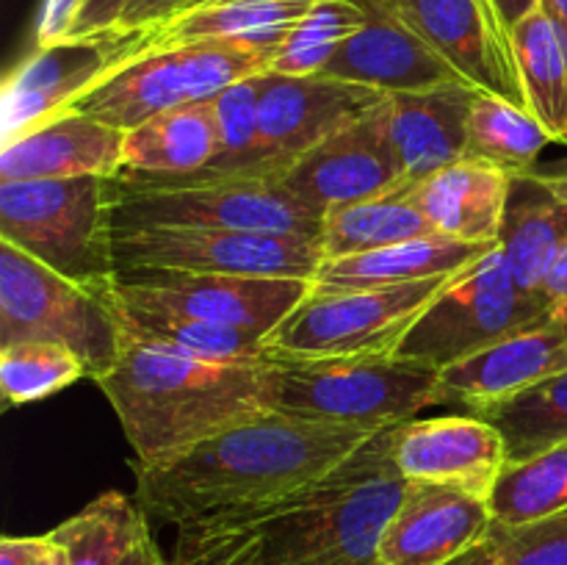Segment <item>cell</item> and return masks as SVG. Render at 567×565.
<instances>
[{
    "label": "cell",
    "instance_id": "1",
    "mask_svg": "<svg viewBox=\"0 0 567 565\" xmlns=\"http://www.w3.org/2000/svg\"><path fill=\"white\" fill-rule=\"evenodd\" d=\"M382 432L266 410L166 463L136 469V499L177 532L258 524L327 485Z\"/></svg>",
    "mask_w": 567,
    "mask_h": 565
},
{
    "label": "cell",
    "instance_id": "2",
    "mask_svg": "<svg viewBox=\"0 0 567 565\" xmlns=\"http://www.w3.org/2000/svg\"><path fill=\"white\" fill-rule=\"evenodd\" d=\"M120 419L136 469L166 463L269 410V360L219 363L131 341L94 380Z\"/></svg>",
    "mask_w": 567,
    "mask_h": 565
},
{
    "label": "cell",
    "instance_id": "3",
    "mask_svg": "<svg viewBox=\"0 0 567 565\" xmlns=\"http://www.w3.org/2000/svg\"><path fill=\"white\" fill-rule=\"evenodd\" d=\"M109 227H205L319 238L321 214L280 177L199 170L192 175L116 172L105 177Z\"/></svg>",
    "mask_w": 567,
    "mask_h": 565
},
{
    "label": "cell",
    "instance_id": "4",
    "mask_svg": "<svg viewBox=\"0 0 567 565\" xmlns=\"http://www.w3.org/2000/svg\"><path fill=\"white\" fill-rule=\"evenodd\" d=\"M385 432L319 491L255 524L260 565H382V532L408 485L388 463Z\"/></svg>",
    "mask_w": 567,
    "mask_h": 565
},
{
    "label": "cell",
    "instance_id": "5",
    "mask_svg": "<svg viewBox=\"0 0 567 565\" xmlns=\"http://www.w3.org/2000/svg\"><path fill=\"white\" fill-rule=\"evenodd\" d=\"M443 404L441 369L404 355L269 358V410L310 421L396 427Z\"/></svg>",
    "mask_w": 567,
    "mask_h": 565
},
{
    "label": "cell",
    "instance_id": "6",
    "mask_svg": "<svg viewBox=\"0 0 567 565\" xmlns=\"http://www.w3.org/2000/svg\"><path fill=\"white\" fill-rule=\"evenodd\" d=\"M44 341L70 349L89 377H103L125 347L111 288H92L0 238V347Z\"/></svg>",
    "mask_w": 567,
    "mask_h": 565
},
{
    "label": "cell",
    "instance_id": "7",
    "mask_svg": "<svg viewBox=\"0 0 567 565\" xmlns=\"http://www.w3.org/2000/svg\"><path fill=\"white\" fill-rule=\"evenodd\" d=\"M269 53L233 42L144 44L70 111L133 131L164 111L214 100L233 83L269 72Z\"/></svg>",
    "mask_w": 567,
    "mask_h": 565
},
{
    "label": "cell",
    "instance_id": "8",
    "mask_svg": "<svg viewBox=\"0 0 567 565\" xmlns=\"http://www.w3.org/2000/svg\"><path fill=\"white\" fill-rule=\"evenodd\" d=\"M0 238L92 288L116 280L105 177L0 181Z\"/></svg>",
    "mask_w": 567,
    "mask_h": 565
},
{
    "label": "cell",
    "instance_id": "9",
    "mask_svg": "<svg viewBox=\"0 0 567 565\" xmlns=\"http://www.w3.org/2000/svg\"><path fill=\"white\" fill-rule=\"evenodd\" d=\"M559 314L567 310L557 308L546 294H526L515 282L496 247L430 305L396 355L443 369Z\"/></svg>",
    "mask_w": 567,
    "mask_h": 565
},
{
    "label": "cell",
    "instance_id": "10",
    "mask_svg": "<svg viewBox=\"0 0 567 565\" xmlns=\"http://www.w3.org/2000/svg\"><path fill=\"white\" fill-rule=\"evenodd\" d=\"M460 275L432 277L404 286L310 294L271 332L269 352L293 355V358L396 355L415 321Z\"/></svg>",
    "mask_w": 567,
    "mask_h": 565
},
{
    "label": "cell",
    "instance_id": "11",
    "mask_svg": "<svg viewBox=\"0 0 567 565\" xmlns=\"http://www.w3.org/2000/svg\"><path fill=\"white\" fill-rule=\"evenodd\" d=\"M116 271L169 269L194 275H249L313 280L321 266L319 238L205 227H114Z\"/></svg>",
    "mask_w": 567,
    "mask_h": 565
},
{
    "label": "cell",
    "instance_id": "12",
    "mask_svg": "<svg viewBox=\"0 0 567 565\" xmlns=\"http://www.w3.org/2000/svg\"><path fill=\"white\" fill-rule=\"evenodd\" d=\"M144 50V33H97L37 44L0 86V147L66 114L122 61Z\"/></svg>",
    "mask_w": 567,
    "mask_h": 565
},
{
    "label": "cell",
    "instance_id": "13",
    "mask_svg": "<svg viewBox=\"0 0 567 565\" xmlns=\"http://www.w3.org/2000/svg\"><path fill=\"white\" fill-rule=\"evenodd\" d=\"M111 294L122 302L153 305L210 325L247 327L271 336L310 297V280L194 271H116Z\"/></svg>",
    "mask_w": 567,
    "mask_h": 565
},
{
    "label": "cell",
    "instance_id": "14",
    "mask_svg": "<svg viewBox=\"0 0 567 565\" xmlns=\"http://www.w3.org/2000/svg\"><path fill=\"white\" fill-rule=\"evenodd\" d=\"M385 94L330 75L266 72L255 155L244 172L282 177L330 133L382 103Z\"/></svg>",
    "mask_w": 567,
    "mask_h": 565
},
{
    "label": "cell",
    "instance_id": "15",
    "mask_svg": "<svg viewBox=\"0 0 567 565\" xmlns=\"http://www.w3.org/2000/svg\"><path fill=\"white\" fill-rule=\"evenodd\" d=\"M280 181L299 203L321 216L336 205L410 192L393 150L385 97L316 144Z\"/></svg>",
    "mask_w": 567,
    "mask_h": 565
},
{
    "label": "cell",
    "instance_id": "16",
    "mask_svg": "<svg viewBox=\"0 0 567 565\" xmlns=\"http://www.w3.org/2000/svg\"><path fill=\"white\" fill-rule=\"evenodd\" d=\"M385 454L402 480L491 499L507 471V443L485 415L410 419L385 432Z\"/></svg>",
    "mask_w": 567,
    "mask_h": 565
},
{
    "label": "cell",
    "instance_id": "17",
    "mask_svg": "<svg viewBox=\"0 0 567 565\" xmlns=\"http://www.w3.org/2000/svg\"><path fill=\"white\" fill-rule=\"evenodd\" d=\"M396 14L476 92L524 109L513 39L493 0H399Z\"/></svg>",
    "mask_w": 567,
    "mask_h": 565
},
{
    "label": "cell",
    "instance_id": "18",
    "mask_svg": "<svg viewBox=\"0 0 567 565\" xmlns=\"http://www.w3.org/2000/svg\"><path fill=\"white\" fill-rule=\"evenodd\" d=\"M496 526L491 499L432 482H408L380 541L382 565H446Z\"/></svg>",
    "mask_w": 567,
    "mask_h": 565
},
{
    "label": "cell",
    "instance_id": "19",
    "mask_svg": "<svg viewBox=\"0 0 567 565\" xmlns=\"http://www.w3.org/2000/svg\"><path fill=\"white\" fill-rule=\"evenodd\" d=\"M365 9V25L332 55L321 75L360 83L382 94L424 92L435 86L465 83L443 55H437L396 11L358 0Z\"/></svg>",
    "mask_w": 567,
    "mask_h": 565
},
{
    "label": "cell",
    "instance_id": "20",
    "mask_svg": "<svg viewBox=\"0 0 567 565\" xmlns=\"http://www.w3.org/2000/svg\"><path fill=\"white\" fill-rule=\"evenodd\" d=\"M567 369V314L441 369L443 404L482 413Z\"/></svg>",
    "mask_w": 567,
    "mask_h": 565
},
{
    "label": "cell",
    "instance_id": "21",
    "mask_svg": "<svg viewBox=\"0 0 567 565\" xmlns=\"http://www.w3.org/2000/svg\"><path fill=\"white\" fill-rule=\"evenodd\" d=\"M125 131L66 111L0 147V181L111 177L122 170Z\"/></svg>",
    "mask_w": 567,
    "mask_h": 565
},
{
    "label": "cell",
    "instance_id": "22",
    "mask_svg": "<svg viewBox=\"0 0 567 565\" xmlns=\"http://www.w3.org/2000/svg\"><path fill=\"white\" fill-rule=\"evenodd\" d=\"M476 89L468 83L385 94L393 150L410 188L465 158Z\"/></svg>",
    "mask_w": 567,
    "mask_h": 565
},
{
    "label": "cell",
    "instance_id": "23",
    "mask_svg": "<svg viewBox=\"0 0 567 565\" xmlns=\"http://www.w3.org/2000/svg\"><path fill=\"white\" fill-rule=\"evenodd\" d=\"M515 177L496 164L460 158L410 188L437 236L498 244Z\"/></svg>",
    "mask_w": 567,
    "mask_h": 565
},
{
    "label": "cell",
    "instance_id": "24",
    "mask_svg": "<svg viewBox=\"0 0 567 565\" xmlns=\"http://www.w3.org/2000/svg\"><path fill=\"white\" fill-rule=\"evenodd\" d=\"M496 247L498 244H471L457 242V238L432 236L349 255V258L321 260L319 271L310 280V294L404 286V282L432 280V277L460 275V271L480 264Z\"/></svg>",
    "mask_w": 567,
    "mask_h": 565
},
{
    "label": "cell",
    "instance_id": "25",
    "mask_svg": "<svg viewBox=\"0 0 567 565\" xmlns=\"http://www.w3.org/2000/svg\"><path fill=\"white\" fill-rule=\"evenodd\" d=\"M316 0H216L183 11L144 33V44L233 42L264 50L275 59L282 39L308 14Z\"/></svg>",
    "mask_w": 567,
    "mask_h": 565
},
{
    "label": "cell",
    "instance_id": "26",
    "mask_svg": "<svg viewBox=\"0 0 567 565\" xmlns=\"http://www.w3.org/2000/svg\"><path fill=\"white\" fill-rule=\"evenodd\" d=\"M219 150L214 100H205L164 111L125 131L122 170L144 175H192L214 166Z\"/></svg>",
    "mask_w": 567,
    "mask_h": 565
},
{
    "label": "cell",
    "instance_id": "27",
    "mask_svg": "<svg viewBox=\"0 0 567 565\" xmlns=\"http://www.w3.org/2000/svg\"><path fill=\"white\" fill-rule=\"evenodd\" d=\"M567 244V199L526 177H515L498 249L526 294H543L548 271Z\"/></svg>",
    "mask_w": 567,
    "mask_h": 565
},
{
    "label": "cell",
    "instance_id": "28",
    "mask_svg": "<svg viewBox=\"0 0 567 565\" xmlns=\"http://www.w3.org/2000/svg\"><path fill=\"white\" fill-rule=\"evenodd\" d=\"M114 305L131 341L150 343V347L166 349V352L188 355V358L219 360V363H264L271 358L266 332L247 330V327L210 325V321L172 314V310L153 308V305L122 302L116 297Z\"/></svg>",
    "mask_w": 567,
    "mask_h": 565
},
{
    "label": "cell",
    "instance_id": "29",
    "mask_svg": "<svg viewBox=\"0 0 567 565\" xmlns=\"http://www.w3.org/2000/svg\"><path fill=\"white\" fill-rule=\"evenodd\" d=\"M437 236L410 192L360 199L324 210L319 230L321 260L349 258L393 244Z\"/></svg>",
    "mask_w": 567,
    "mask_h": 565
},
{
    "label": "cell",
    "instance_id": "30",
    "mask_svg": "<svg viewBox=\"0 0 567 565\" xmlns=\"http://www.w3.org/2000/svg\"><path fill=\"white\" fill-rule=\"evenodd\" d=\"M513 53L524 109L551 142L567 144V44L546 11H535L515 28Z\"/></svg>",
    "mask_w": 567,
    "mask_h": 565
},
{
    "label": "cell",
    "instance_id": "31",
    "mask_svg": "<svg viewBox=\"0 0 567 565\" xmlns=\"http://www.w3.org/2000/svg\"><path fill=\"white\" fill-rule=\"evenodd\" d=\"M150 535V515L138 499L105 491L48 532L66 565H122Z\"/></svg>",
    "mask_w": 567,
    "mask_h": 565
},
{
    "label": "cell",
    "instance_id": "32",
    "mask_svg": "<svg viewBox=\"0 0 567 565\" xmlns=\"http://www.w3.org/2000/svg\"><path fill=\"white\" fill-rule=\"evenodd\" d=\"M485 415L507 443L509 463H524L567 443V369L493 404Z\"/></svg>",
    "mask_w": 567,
    "mask_h": 565
},
{
    "label": "cell",
    "instance_id": "33",
    "mask_svg": "<svg viewBox=\"0 0 567 565\" xmlns=\"http://www.w3.org/2000/svg\"><path fill=\"white\" fill-rule=\"evenodd\" d=\"M548 144L551 136L529 111L496 94L476 92L471 103L465 158L487 161L507 170L513 177H520L535 170Z\"/></svg>",
    "mask_w": 567,
    "mask_h": 565
},
{
    "label": "cell",
    "instance_id": "34",
    "mask_svg": "<svg viewBox=\"0 0 567 565\" xmlns=\"http://www.w3.org/2000/svg\"><path fill=\"white\" fill-rule=\"evenodd\" d=\"M369 14L358 0H316L291 28L271 59L275 75H321L332 55L365 25Z\"/></svg>",
    "mask_w": 567,
    "mask_h": 565
},
{
    "label": "cell",
    "instance_id": "35",
    "mask_svg": "<svg viewBox=\"0 0 567 565\" xmlns=\"http://www.w3.org/2000/svg\"><path fill=\"white\" fill-rule=\"evenodd\" d=\"M496 524H524L567 510V443L509 463L491 496Z\"/></svg>",
    "mask_w": 567,
    "mask_h": 565
},
{
    "label": "cell",
    "instance_id": "36",
    "mask_svg": "<svg viewBox=\"0 0 567 565\" xmlns=\"http://www.w3.org/2000/svg\"><path fill=\"white\" fill-rule=\"evenodd\" d=\"M89 377L70 349L44 341H17L0 347V393L6 404H31L64 391Z\"/></svg>",
    "mask_w": 567,
    "mask_h": 565
},
{
    "label": "cell",
    "instance_id": "37",
    "mask_svg": "<svg viewBox=\"0 0 567 565\" xmlns=\"http://www.w3.org/2000/svg\"><path fill=\"white\" fill-rule=\"evenodd\" d=\"M264 78L266 72L249 75L214 97V114L216 127H219L221 150L219 158L208 170L244 172L249 166V161L255 155V144H258Z\"/></svg>",
    "mask_w": 567,
    "mask_h": 565
},
{
    "label": "cell",
    "instance_id": "38",
    "mask_svg": "<svg viewBox=\"0 0 567 565\" xmlns=\"http://www.w3.org/2000/svg\"><path fill=\"white\" fill-rule=\"evenodd\" d=\"M491 537L498 565H567V510L524 524H496Z\"/></svg>",
    "mask_w": 567,
    "mask_h": 565
},
{
    "label": "cell",
    "instance_id": "39",
    "mask_svg": "<svg viewBox=\"0 0 567 565\" xmlns=\"http://www.w3.org/2000/svg\"><path fill=\"white\" fill-rule=\"evenodd\" d=\"M169 565H260V537L255 524L181 530Z\"/></svg>",
    "mask_w": 567,
    "mask_h": 565
},
{
    "label": "cell",
    "instance_id": "40",
    "mask_svg": "<svg viewBox=\"0 0 567 565\" xmlns=\"http://www.w3.org/2000/svg\"><path fill=\"white\" fill-rule=\"evenodd\" d=\"M194 0H127L122 11L116 31L120 33H147L153 28L164 25L172 17L192 9Z\"/></svg>",
    "mask_w": 567,
    "mask_h": 565
},
{
    "label": "cell",
    "instance_id": "41",
    "mask_svg": "<svg viewBox=\"0 0 567 565\" xmlns=\"http://www.w3.org/2000/svg\"><path fill=\"white\" fill-rule=\"evenodd\" d=\"M127 0H83L75 22L66 37H97V33H114Z\"/></svg>",
    "mask_w": 567,
    "mask_h": 565
},
{
    "label": "cell",
    "instance_id": "42",
    "mask_svg": "<svg viewBox=\"0 0 567 565\" xmlns=\"http://www.w3.org/2000/svg\"><path fill=\"white\" fill-rule=\"evenodd\" d=\"M83 0H42L37 20V44H50L66 39Z\"/></svg>",
    "mask_w": 567,
    "mask_h": 565
},
{
    "label": "cell",
    "instance_id": "43",
    "mask_svg": "<svg viewBox=\"0 0 567 565\" xmlns=\"http://www.w3.org/2000/svg\"><path fill=\"white\" fill-rule=\"evenodd\" d=\"M50 552L48 535H6L0 541V565H39Z\"/></svg>",
    "mask_w": 567,
    "mask_h": 565
},
{
    "label": "cell",
    "instance_id": "44",
    "mask_svg": "<svg viewBox=\"0 0 567 565\" xmlns=\"http://www.w3.org/2000/svg\"><path fill=\"white\" fill-rule=\"evenodd\" d=\"M540 6L543 0H493V9H496L498 20H502L504 31L509 33V39H513L515 28H518L526 17L540 11Z\"/></svg>",
    "mask_w": 567,
    "mask_h": 565
},
{
    "label": "cell",
    "instance_id": "45",
    "mask_svg": "<svg viewBox=\"0 0 567 565\" xmlns=\"http://www.w3.org/2000/svg\"><path fill=\"white\" fill-rule=\"evenodd\" d=\"M543 294H546L557 308L567 310V244L563 253H559V258L554 260L546 282H543Z\"/></svg>",
    "mask_w": 567,
    "mask_h": 565
},
{
    "label": "cell",
    "instance_id": "46",
    "mask_svg": "<svg viewBox=\"0 0 567 565\" xmlns=\"http://www.w3.org/2000/svg\"><path fill=\"white\" fill-rule=\"evenodd\" d=\"M122 565H169V559L161 554L158 543H155L153 532H150V535L144 537V541L138 543V546L133 548L125 559H122Z\"/></svg>",
    "mask_w": 567,
    "mask_h": 565
},
{
    "label": "cell",
    "instance_id": "47",
    "mask_svg": "<svg viewBox=\"0 0 567 565\" xmlns=\"http://www.w3.org/2000/svg\"><path fill=\"white\" fill-rule=\"evenodd\" d=\"M446 565H498L496 543H493V537L487 535V541H482L480 546L468 548V552L460 554V557H454L452 563Z\"/></svg>",
    "mask_w": 567,
    "mask_h": 565
},
{
    "label": "cell",
    "instance_id": "48",
    "mask_svg": "<svg viewBox=\"0 0 567 565\" xmlns=\"http://www.w3.org/2000/svg\"><path fill=\"white\" fill-rule=\"evenodd\" d=\"M526 181H535V183H567V155L559 161H551V164H543L535 166L532 172H526Z\"/></svg>",
    "mask_w": 567,
    "mask_h": 565
},
{
    "label": "cell",
    "instance_id": "49",
    "mask_svg": "<svg viewBox=\"0 0 567 565\" xmlns=\"http://www.w3.org/2000/svg\"><path fill=\"white\" fill-rule=\"evenodd\" d=\"M540 9L551 17L554 25L559 28V33H563V39L567 44V0H543Z\"/></svg>",
    "mask_w": 567,
    "mask_h": 565
},
{
    "label": "cell",
    "instance_id": "50",
    "mask_svg": "<svg viewBox=\"0 0 567 565\" xmlns=\"http://www.w3.org/2000/svg\"><path fill=\"white\" fill-rule=\"evenodd\" d=\"M50 565H66L64 554H61V548L53 546V541H50Z\"/></svg>",
    "mask_w": 567,
    "mask_h": 565
},
{
    "label": "cell",
    "instance_id": "51",
    "mask_svg": "<svg viewBox=\"0 0 567 565\" xmlns=\"http://www.w3.org/2000/svg\"><path fill=\"white\" fill-rule=\"evenodd\" d=\"M540 186L551 188V192H554V194H557V197H563V199H567V183H540Z\"/></svg>",
    "mask_w": 567,
    "mask_h": 565
},
{
    "label": "cell",
    "instance_id": "52",
    "mask_svg": "<svg viewBox=\"0 0 567 565\" xmlns=\"http://www.w3.org/2000/svg\"><path fill=\"white\" fill-rule=\"evenodd\" d=\"M377 6H385V9H391V11H396V3L399 0H374Z\"/></svg>",
    "mask_w": 567,
    "mask_h": 565
},
{
    "label": "cell",
    "instance_id": "53",
    "mask_svg": "<svg viewBox=\"0 0 567 565\" xmlns=\"http://www.w3.org/2000/svg\"><path fill=\"white\" fill-rule=\"evenodd\" d=\"M208 3H216V0H194L192 9H199V6H208ZM192 9H188V11H192Z\"/></svg>",
    "mask_w": 567,
    "mask_h": 565
},
{
    "label": "cell",
    "instance_id": "54",
    "mask_svg": "<svg viewBox=\"0 0 567 565\" xmlns=\"http://www.w3.org/2000/svg\"><path fill=\"white\" fill-rule=\"evenodd\" d=\"M39 565H50V552L44 554V557H42V563H39Z\"/></svg>",
    "mask_w": 567,
    "mask_h": 565
}]
</instances>
